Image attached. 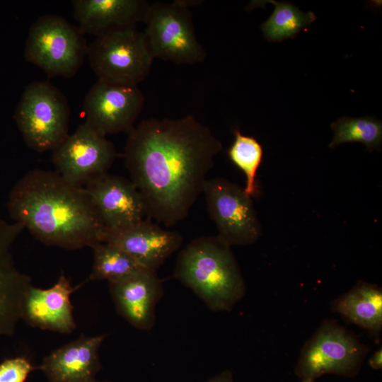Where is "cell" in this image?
Segmentation results:
<instances>
[{"label": "cell", "mask_w": 382, "mask_h": 382, "mask_svg": "<svg viewBox=\"0 0 382 382\" xmlns=\"http://www.w3.org/2000/svg\"><path fill=\"white\" fill-rule=\"evenodd\" d=\"M84 33L64 18L40 16L30 26L25 47V59L49 76L70 78L87 55Z\"/></svg>", "instance_id": "obj_4"}, {"label": "cell", "mask_w": 382, "mask_h": 382, "mask_svg": "<svg viewBox=\"0 0 382 382\" xmlns=\"http://www.w3.org/2000/svg\"><path fill=\"white\" fill-rule=\"evenodd\" d=\"M233 134L234 140L227 151L228 158L245 174L244 192L257 197L260 190L256 175L262 161V146L256 138L243 134L238 128H233Z\"/></svg>", "instance_id": "obj_22"}, {"label": "cell", "mask_w": 382, "mask_h": 382, "mask_svg": "<svg viewBox=\"0 0 382 382\" xmlns=\"http://www.w3.org/2000/svg\"><path fill=\"white\" fill-rule=\"evenodd\" d=\"M105 337L81 335L45 357L40 368L50 382H93L100 368L98 351Z\"/></svg>", "instance_id": "obj_17"}, {"label": "cell", "mask_w": 382, "mask_h": 382, "mask_svg": "<svg viewBox=\"0 0 382 382\" xmlns=\"http://www.w3.org/2000/svg\"><path fill=\"white\" fill-rule=\"evenodd\" d=\"M93 382H99V381H93Z\"/></svg>", "instance_id": "obj_28"}, {"label": "cell", "mask_w": 382, "mask_h": 382, "mask_svg": "<svg viewBox=\"0 0 382 382\" xmlns=\"http://www.w3.org/2000/svg\"><path fill=\"white\" fill-rule=\"evenodd\" d=\"M369 365L374 369L382 368V351L381 349L376 351L369 359Z\"/></svg>", "instance_id": "obj_25"}, {"label": "cell", "mask_w": 382, "mask_h": 382, "mask_svg": "<svg viewBox=\"0 0 382 382\" xmlns=\"http://www.w3.org/2000/svg\"><path fill=\"white\" fill-rule=\"evenodd\" d=\"M92 248L93 264L89 277L91 280H108L109 282L145 268L125 252L111 244L101 242Z\"/></svg>", "instance_id": "obj_23"}, {"label": "cell", "mask_w": 382, "mask_h": 382, "mask_svg": "<svg viewBox=\"0 0 382 382\" xmlns=\"http://www.w3.org/2000/svg\"><path fill=\"white\" fill-rule=\"evenodd\" d=\"M266 2L275 6L270 17L260 26L264 37L270 42H280L294 38L302 29L316 19V16L312 11L304 13L288 2L274 0L252 1L248 8L252 9L261 6Z\"/></svg>", "instance_id": "obj_20"}, {"label": "cell", "mask_w": 382, "mask_h": 382, "mask_svg": "<svg viewBox=\"0 0 382 382\" xmlns=\"http://www.w3.org/2000/svg\"><path fill=\"white\" fill-rule=\"evenodd\" d=\"M74 17L85 34L96 37L136 27L150 4L145 0H74Z\"/></svg>", "instance_id": "obj_16"}, {"label": "cell", "mask_w": 382, "mask_h": 382, "mask_svg": "<svg viewBox=\"0 0 382 382\" xmlns=\"http://www.w3.org/2000/svg\"><path fill=\"white\" fill-rule=\"evenodd\" d=\"M116 156L113 144L84 123L52 150L56 172L80 187L107 173Z\"/></svg>", "instance_id": "obj_10"}, {"label": "cell", "mask_w": 382, "mask_h": 382, "mask_svg": "<svg viewBox=\"0 0 382 382\" xmlns=\"http://www.w3.org/2000/svg\"><path fill=\"white\" fill-rule=\"evenodd\" d=\"M333 139L329 148L343 143L360 142L371 152L381 151L382 143V122L374 117H342L331 124Z\"/></svg>", "instance_id": "obj_21"}, {"label": "cell", "mask_w": 382, "mask_h": 382, "mask_svg": "<svg viewBox=\"0 0 382 382\" xmlns=\"http://www.w3.org/2000/svg\"><path fill=\"white\" fill-rule=\"evenodd\" d=\"M301 382H313V381H301Z\"/></svg>", "instance_id": "obj_27"}, {"label": "cell", "mask_w": 382, "mask_h": 382, "mask_svg": "<svg viewBox=\"0 0 382 382\" xmlns=\"http://www.w3.org/2000/svg\"><path fill=\"white\" fill-rule=\"evenodd\" d=\"M76 289L63 273L50 288L42 289L31 284L22 301L21 318L35 328L71 333L76 325L70 296Z\"/></svg>", "instance_id": "obj_15"}, {"label": "cell", "mask_w": 382, "mask_h": 382, "mask_svg": "<svg viewBox=\"0 0 382 382\" xmlns=\"http://www.w3.org/2000/svg\"><path fill=\"white\" fill-rule=\"evenodd\" d=\"M87 56L99 81L128 86H138L147 77L154 59L136 27L96 37Z\"/></svg>", "instance_id": "obj_7"}, {"label": "cell", "mask_w": 382, "mask_h": 382, "mask_svg": "<svg viewBox=\"0 0 382 382\" xmlns=\"http://www.w3.org/2000/svg\"><path fill=\"white\" fill-rule=\"evenodd\" d=\"M173 277L214 311H230L245 294L231 246L217 236L190 242L178 256Z\"/></svg>", "instance_id": "obj_3"}, {"label": "cell", "mask_w": 382, "mask_h": 382, "mask_svg": "<svg viewBox=\"0 0 382 382\" xmlns=\"http://www.w3.org/2000/svg\"><path fill=\"white\" fill-rule=\"evenodd\" d=\"M334 310L354 323L372 332L382 325V292L377 286L359 282L335 301Z\"/></svg>", "instance_id": "obj_19"}, {"label": "cell", "mask_w": 382, "mask_h": 382, "mask_svg": "<svg viewBox=\"0 0 382 382\" xmlns=\"http://www.w3.org/2000/svg\"><path fill=\"white\" fill-rule=\"evenodd\" d=\"M69 117L65 96L45 81L27 86L15 115L25 141L40 152L54 150L66 139Z\"/></svg>", "instance_id": "obj_5"}, {"label": "cell", "mask_w": 382, "mask_h": 382, "mask_svg": "<svg viewBox=\"0 0 382 382\" xmlns=\"http://www.w3.org/2000/svg\"><path fill=\"white\" fill-rule=\"evenodd\" d=\"M363 355L362 347L355 338L329 323L306 345L295 371L301 381H313L327 374L352 376L358 372Z\"/></svg>", "instance_id": "obj_9"}, {"label": "cell", "mask_w": 382, "mask_h": 382, "mask_svg": "<svg viewBox=\"0 0 382 382\" xmlns=\"http://www.w3.org/2000/svg\"><path fill=\"white\" fill-rule=\"evenodd\" d=\"M190 5L185 1L150 4L143 34L154 59L178 64L204 60L207 53L197 40Z\"/></svg>", "instance_id": "obj_6"}, {"label": "cell", "mask_w": 382, "mask_h": 382, "mask_svg": "<svg viewBox=\"0 0 382 382\" xmlns=\"http://www.w3.org/2000/svg\"><path fill=\"white\" fill-rule=\"evenodd\" d=\"M144 103V97L138 86L98 80L89 89L83 101L84 124L103 137L129 132Z\"/></svg>", "instance_id": "obj_11"}, {"label": "cell", "mask_w": 382, "mask_h": 382, "mask_svg": "<svg viewBox=\"0 0 382 382\" xmlns=\"http://www.w3.org/2000/svg\"><path fill=\"white\" fill-rule=\"evenodd\" d=\"M8 209L17 224L46 245L74 250L101 243L104 228L86 188L57 172L27 173L13 187Z\"/></svg>", "instance_id": "obj_2"}, {"label": "cell", "mask_w": 382, "mask_h": 382, "mask_svg": "<svg viewBox=\"0 0 382 382\" xmlns=\"http://www.w3.org/2000/svg\"><path fill=\"white\" fill-rule=\"evenodd\" d=\"M100 241L121 249L142 267L156 270L179 249L183 237L144 219L117 229L103 228Z\"/></svg>", "instance_id": "obj_12"}, {"label": "cell", "mask_w": 382, "mask_h": 382, "mask_svg": "<svg viewBox=\"0 0 382 382\" xmlns=\"http://www.w3.org/2000/svg\"><path fill=\"white\" fill-rule=\"evenodd\" d=\"M109 290L117 313L129 324L143 330L154 327L163 291L156 270L144 268L109 282Z\"/></svg>", "instance_id": "obj_14"}, {"label": "cell", "mask_w": 382, "mask_h": 382, "mask_svg": "<svg viewBox=\"0 0 382 382\" xmlns=\"http://www.w3.org/2000/svg\"><path fill=\"white\" fill-rule=\"evenodd\" d=\"M202 192L207 212L214 222L218 235L230 246L254 243L262 228L252 197L243 188L225 178L207 179Z\"/></svg>", "instance_id": "obj_8"}, {"label": "cell", "mask_w": 382, "mask_h": 382, "mask_svg": "<svg viewBox=\"0 0 382 382\" xmlns=\"http://www.w3.org/2000/svg\"><path fill=\"white\" fill-rule=\"evenodd\" d=\"M84 187L104 228H123L146 216L143 197L132 180L107 173Z\"/></svg>", "instance_id": "obj_13"}, {"label": "cell", "mask_w": 382, "mask_h": 382, "mask_svg": "<svg viewBox=\"0 0 382 382\" xmlns=\"http://www.w3.org/2000/svg\"><path fill=\"white\" fill-rule=\"evenodd\" d=\"M222 144L193 115L151 118L129 132L125 166L141 193L149 219L167 227L190 212L202 192Z\"/></svg>", "instance_id": "obj_1"}, {"label": "cell", "mask_w": 382, "mask_h": 382, "mask_svg": "<svg viewBox=\"0 0 382 382\" xmlns=\"http://www.w3.org/2000/svg\"><path fill=\"white\" fill-rule=\"evenodd\" d=\"M35 369L26 357L5 359L0 363V382H25Z\"/></svg>", "instance_id": "obj_24"}, {"label": "cell", "mask_w": 382, "mask_h": 382, "mask_svg": "<svg viewBox=\"0 0 382 382\" xmlns=\"http://www.w3.org/2000/svg\"><path fill=\"white\" fill-rule=\"evenodd\" d=\"M207 382H233L232 375L229 371H224Z\"/></svg>", "instance_id": "obj_26"}, {"label": "cell", "mask_w": 382, "mask_h": 382, "mask_svg": "<svg viewBox=\"0 0 382 382\" xmlns=\"http://www.w3.org/2000/svg\"><path fill=\"white\" fill-rule=\"evenodd\" d=\"M19 230L17 225L0 222V337L13 333L24 294L31 284L28 277L14 268L10 257V245Z\"/></svg>", "instance_id": "obj_18"}]
</instances>
